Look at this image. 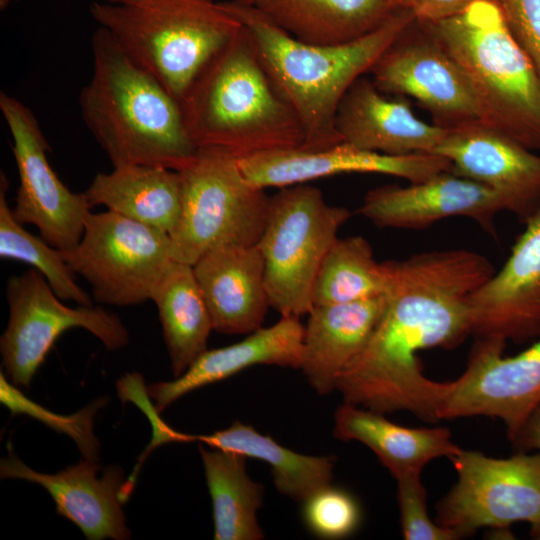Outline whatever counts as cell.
<instances>
[{"label": "cell", "instance_id": "obj_19", "mask_svg": "<svg viewBox=\"0 0 540 540\" xmlns=\"http://www.w3.org/2000/svg\"><path fill=\"white\" fill-rule=\"evenodd\" d=\"M100 466L84 459L55 474L35 471L25 465L9 447L1 459V478L37 483L53 498L57 512L75 523L90 540L131 537L121 505L127 499L124 472L121 467H106L98 477Z\"/></svg>", "mask_w": 540, "mask_h": 540}, {"label": "cell", "instance_id": "obj_32", "mask_svg": "<svg viewBox=\"0 0 540 540\" xmlns=\"http://www.w3.org/2000/svg\"><path fill=\"white\" fill-rule=\"evenodd\" d=\"M302 518L308 530L324 539L353 534L361 521L355 497L345 489L325 485L302 501Z\"/></svg>", "mask_w": 540, "mask_h": 540}, {"label": "cell", "instance_id": "obj_28", "mask_svg": "<svg viewBox=\"0 0 540 540\" xmlns=\"http://www.w3.org/2000/svg\"><path fill=\"white\" fill-rule=\"evenodd\" d=\"M194 441L267 463L275 488L296 501L302 502L319 488L332 483L334 456L297 453L240 421L211 434L194 435Z\"/></svg>", "mask_w": 540, "mask_h": 540}, {"label": "cell", "instance_id": "obj_34", "mask_svg": "<svg viewBox=\"0 0 540 540\" xmlns=\"http://www.w3.org/2000/svg\"><path fill=\"white\" fill-rule=\"evenodd\" d=\"M401 530L406 540H454L460 535L434 523L427 511V495L420 474L396 477Z\"/></svg>", "mask_w": 540, "mask_h": 540}, {"label": "cell", "instance_id": "obj_2", "mask_svg": "<svg viewBox=\"0 0 540 540\" xmlns=\"http://www.w3.org/2000/svg\"><path fill=\"white\" fill-rule=\"evenodd\" d=\"M245 28L275 86L302 127V148L342 142L335 125L338 106L362 75L416 20L404 9L374 31L340 44H312L288 34L254 5L219 2Z\"/></svg>", "mask_w": 540, "mask_h": 540}, {"label": "cell", "instance_id": "obj_25", "mask_svg": "<svg viewBox=\"0 0 540 540\" xmlns=\"http://www.w3.org/2000/svg\"><path fill=\"white\" fill-rule=\"evenodd\" d=\"M254 6L288 34L312 44L352 41L409 9L406 0H255Z\"/></svg>", "mask_w": 540, "mask_h": 540}, {"label": "cell", "instance_id": "obj_29", "mask_svg": "<svg viewBox=\"0 0 540 540\" xmlns=\"http://www.w3.org/2000/svg\"><path fill=\"white\" fill-rule=\"evenodd\" d=\"M212 500L215 540H260L264 537L257 511L263 487L246 470L242 454L199 445Z\"/></svg>", "mask_w": 540, "mask_h": 540}, {"label": "cell", "instance_id": "obj_12", "mask_svg": "<svg viewBox=\"0 0 540 540\" xmlns=\"http://www.w3.org/2000/svg\"><path fill=\"white\" fill-rule=\"evenodd\" d=\"M0 110L12 137L19 176L14 217L36 226L50 245L71 250L83 235L91 204L84 192H72L53 170L47 158L49 145L33 112L3 91Z\"/></svg>", "mask_w": 540, "mask_h": 540}, {"label": "cell", "instance_id": "obj_36", "mask_svg": "<svg viewBox=\"0 0 540 540\" xmlns=\"http://www.w3.org/2000/svg\"><path fill=\"white\" fill-rule=\"evenodd\" d=\"M477 0H406L416 20L435 22L453 16ZM500 3V0H493Z\"/></svg>", "mask_w": 540, "mask_h": 540}, {"label": "cell", "instance_id": "obj_17", "mask_svg": "<svg viewBox=\"0 0 540 540\" xmlns=\"http://www.w3.org/2000/svg\"><path fill=\"white\" fill-rule=\"evenodd\" d=\"M496 192L451 171L407 186L369 190L358 213L380 228L425 229L449 217H467L495 235V217L504 211Z\"/></svg>", "mask_w": 540, "mask_h": 540}, {"label": "cell", "instance_id": "obj_6", "mask_svg": "<svg viewBox=\"0 0 540 540\" xmlns=\"http://www.w3.org/2000/svg\"><path fill=\"white\" fill-rule=\"evenodd\" d=\"M89 13L178 102L242 27L212 0H161L137 6L93 2Z\"/></svg>", "mask_w": 540, "mask_h": 540}, {"label": "cell", "instance_id": "obj_22", "mask_svg": "<svg viewBox=\"0 0 540 540\" xmlns=\"http://www.w3.org/2000/svg\"><path fill=\"white\" fill-rule=\"evenodd\" d=\"M304 325L299 317L281 316L269 327H261L243 340L217 349H207L179 377L146 387L160 413L180 397L222 381L255 365L300 368Z\"/></svg>", "mask_w": 540, "mask_h": 540}, {"label": "cell", "instance_id": "obj_9", "mask_svg": "<svg viewBox=\"0 0 540 540\" xmlns=\"http://www.w3.org/2000/svg\"><path fill=\"white\" fill-rule=\"evenodd\" d=\"M62 254L94 299L114 306L151 300L175 261L168 233L110 210L90 213L78 244Z\"/></svg>", "mask_w": 540, "mask_h": 540}, {"label": "cell", "instance_id": "obj_24", "mask_svg": "<svg viewBox=\"0 0 540 540\" xmlns=\"http://www.w3.org/2000/svg\"><path fill=\"white\" fill-rule=\"evenodd\" d=\"M333 435L358 441L370 448L396 478L421 474L433 459H449L461 451L443 427L409 428L386 419L382 413L344 402L334 414Z\"/></svg>", "mask_w": 540, "mask_h": 540}, {"label": "cell", "instance_id": "obj_18", "mask_svg": "<svg viewBox=\"0 0 540 540\" xmlns=\"http://www.w3.org/2000/svg\"><path fill=\"white\" fill-rule=\"evenodd\" d=\"M472 333L479 338L525 342L540 336V212L498 272L469 297Z\"/></svg>", "mask_w": 540, "mask_h": 540}, {"label": "cell", "instance_id": "obj_27", "mask_svg": "<svg viewBox=\"0 0 540 540\" xmlns=\"http://www.w3.org/2000/svg\"><path fill=\"white\" fill-rule=\"evenodd\" d=\"M151 300L158 309L173 376L179 377L208 349L214 330L193 267L174 261Z\"/></svg>", "mask_w": 540, "mask_h": 540}, {"label": "cell", "instance_id": "obj_14", "mask_svg": "<svg viewBox=\"0 0 540 540\" xmlns=\"http://www.w3.org/2000/svg\"><path fill=\"white\" fill-rule=\"evenodd\" d=\"M506 342L479 338L467 368L454 381L441 419L469 416L499 418L510 440L540 402V336L520 353L505 357Z\"/></svg>", "mask_w": 540, "mask_h": 540}, {"label": "cell", "instance_id": "obj_38", "mask_svg": "<svg viewBox=\"0 0 540 540\" xmlns=\"http://www.w3.org/2000/svg\"><path fill=\"white\" fill-rule=\"evenodd\" d=\"M159 1L161 0H95L94 2H101L113 5L137 6L152 4Z\"/></svg>", "mask_w": 540, "mask_h": 540}, {"label": "cell", "instance_id": "obj_11", "mask_svg": "<svg viewBox=\"0 0 540 540\" xmlns=\"http://www.w3.org/2000/svg\"><path fill=\"white\" fill-rule=\"evenodd\" d=\"M457 482L438 507L440 525L468 536L479 528L529 523L540 535V453L492 458L463 450L450 458Z\"/></svg>", "mask_w": 540, "mask_h": 540}, {"label": "cell", "instance_id": "obj_20", "mask_svg": "<svg viewBox=\"0 0 540 540\" xmlns=\"http://www.w3.org/2000/svg\"><path fill=\"white\" fill-rule=\"evenodd\" d=\"M335 125L342 142L397 156L434 153L448 131L422 121L403 96L387 97L363 76L342 98Z\"/></svg>", "mask_w": 540, "mask_h": 540}, {"label": "cell", "instance_id": "obj_8", "mask_svg": "<svg viewBox=\"0 0 540 540\" xmlns=\"http://www.w3.org/2000/svg\"><path fill=\"white\" fill-rule=\"evenodd\" d=\"M350 216L347 208L327 203L319 188L307 184L279 188L270 197L257 245L270 307L281 316L310 312L321 263Z\"/></svg>", "mask_w": 540, "mask_h": 540}, {"label": "cell", "instance_id": "obj_23", "mask_svg": "<svg viewBox=\"0 0 540 540\" xmlns=\"http://www.w3.org/2000/svg\"><path fill=\"white\" fill-rule=\"evenodd\" d=\"M386 305L383 295L312 307L304 325L299 369L316 393L336 391L340 375L366 346Z\"/></svg>", "mask_w": 540, "mask_h": 540}, {"label": "cell", "instance_id": "obj_35", "mask_svg": "<svg viewBox=\"0 0 540 540\" xmlns=\"http://www.w3.org/2000/svg\"><path fill=\"white\" fill-rule=\"evenodd\" d=\"M509 30L540 79V0H500Z\"/></svg>", "mask_w": 540, "mask_h": 540}, {"label": "cell", "instance_id": "obj_5", "mask_svg": "<svg viewBox=\"0 0 540 540\" xmlns=\"http://www.w3.org/2000/svg\"><path fill=\"white\" fill-rule=\"evenodd\" d=\"M424 24L469 78L485 123L540 150V79L500 3L477 0L453 16Z\"/></svg>", "mask_w": 540, "mask_h": 540}, {"label": "cell", "instance_id": "obj_21", "mask_svg": "<svg viewBox=\"0 0 540 540\" xmlns=\"http://www.w3.org/2000/svg\"><path fill=\"white\" fill-rule=\"evenodd\" d=\"M192 267L215 331L249 334L262 327L270 304L257 244L217 246Z\"/></svg>", "mask_w": 540, "mask_h": 540}, {"label": "cell", "instance_id": "obj_4", "mask_svg": "<svg viewBox=\"0 0 540 540\" xmlns=\"http://www.w3.org/2000/svg\"><path fill=\"white\" fill-rule=\"evenodd\" d=\"M179 103L198 148L222 149L241 159L304 147L294 110L243 26L204 66Z\"/></svg>", "mask_w": 540, "mask_h": 540}, {"label": "cell", "instance_id": "obj_37", "mask_svg": "<svg viewBox=\"0 0 540 540\" xmlns=\"http://www.w3.org/2000/svg\"><path fill=\"white\" fill-rule=\"evenodd\" d=\"M511 441L522 452L534 450L540 453V402L527 416Z\"/></svg>", "mask_w": 540, "mask_h": 540}, {"label": "cell", "instance_id": "obj_16", "mask_svg": "<svg viewBox=\"0 0 540 540\" xmlns=\"http://www.w3.org/2000/svg\"><path fill=\"white\" fill-rule=\"evenodd\" d=\"M238 162L247 180L263 189L305 184L348 173L385 174L416 183L451 170L450 161L435 153L388 155L345 142L318 149L269 151L238 159Z\"/></svg>", "mask_w": 540, "mask_h": 540}, {"label": "cell", "instance_id": "obj_26", "mask_svg": "<svg viewBox=\"0 0 540 540\" xmlns=\"http://www.w3.org/2000/svg\"><path fill=\"white\" fill-rule=\"evenodd\" d=\"M91 206L108 210L157 228L169 235L181 213L178 171L156 165L132 164L98 173L84 192Z\"/></svg>", "mask_w": 540, "mask_h": 540}, {"label": "cell", "instance_id": "obj_13", "mask_svg": "<svg viewBox=\"0 0 540 540\" xmlns=\"http://www.w3.org/2000/svg\"><path fill=\"white\" fill-rule=\"evenodd\" d=\"M370 73L383 93L413 98L439 126L485 123L482 105L469 78L428 32L406 37L405 31Z\"/></svg>", "mask_w": 540, "mask_h": 540}, {"label": "cell", "instance_id": "obj_33", "mask_svg": "<svg viewBox=\"0 0 540 540\" xmlns=\"http://www.w3.org/2000/svg\"><path fill=\"white\" fill-rule=\"evenodd\" d=\"M1 403L6 405L13 413H27L62 433L71 436L77 443L85 459L97 461L100 445L93 433V419L97 410L105 400L98 399L85 409L71 416H59L40 407L24 397L13 385L8 383L1 372Z\"/></svg>", "mask_w": 540, "mask_h": 540}, {"label": "cell", "instance_id": "obj_30", "mask_svg": "<svg viewBox=\"0 0 540 540\" xmlns=\"http://www.w3.org/2000/svg\"><path fill=\"white\" fill-rule=\"evenodd\" d=\"M387 261L374 258L362 236L337 238L325 255L313 288V306L349 303L387 295Z\"/></svg>", "mask_w": 540, "mask_h": 540}, {"label": "cell", "instance_id": "obj_15", "mask_svg": "<svg viewBox=\"0 0 540 540\" xmlns=\"http://www.w3.org/2000/svg\"><path fill=\"white\" fill-rule=\"evenodd\" d=\"M435 154L451 172L490 188L525 224L540 212V155L484 122L448 128Z\"/></svg>", "mask_w": 540, "mask_h": 540}, {"label": "cell", "instance_id": "obj_10", "mask_svg": "<svg viewBox=\"0 0 540 540\" xmlns=\"http://www.w3.org/2000/svg\"><path fill=\"white\" fill-rule=\"evenodd\" d=\"M6 296L9 322L0 339V352L6 373L17 386L29 387L55 341L71 328L88 330L109 350L129 342L117 315L93 305H65L37 270L12 276Z\"/></svg>", "mask_w": 540, "mask_h": 540}, {"label": "cell", "instance_id": "obj_31", "mask_svg": "<svg viewBox=\"0 0 540 540\" xmlns=\"http://www.w3.org/2000/svg\"><path fill=\"white\" fill-rule=\"evenodd\" d=\"M8 180L0 175V257L21 261L35 267L62 300L92 306L90 296L77 284L62 251L26 231L13 215L7 202Z\"/></svg>", "mask_w": 540, "mask_h": 540}, {"label": "cell", "instance_id": "obj_1", "mask_svg": "<svg viewBox=\"0 0 540 540\" xmlns=\"http://www.w3.org/2000/svg\"><path fill=\"white\" fill-rule=\"evenodd\" d=\"M385 311L361 353L340 375L344 402L378 413L408 411L435 422L449 382L425 376L418 352L451 348L472 333L470 295L495 272L483 255L428 251L387 261Z\"/></svg>", "mask_w": 540, "mask_h": 540}, {"label": "cell", "instance_id": "obj_39", "mask_svg": "<svg viewBox=\"0 0 540 540\" xmlns=\"http://www.w3.org/2000/svg\"><path fill=\"white\" fill-rule=\"evenodd\" d=\"M233 1L244 3V4H249V5H254V3H255V0H233Z\"/></svg>", "mask_w": 540, "mask_h": 540}, {"label": "cell", "instance_id": "obj_7", "mask_svg": "<svg viewBox=\"0 0 540 540\" xmlns=\"http://www.w3.org/2000/svg\"><path fill=\"white\" fill-rule=\"evenodd\" d=\"M178 172L181 213L170 234L175 261L192 266L217 246L258 244L270 197L247 180L236 157L199 147Z\"/></svg>", "mask_w": 540, "mask_h": 540}, {"label": "cell", "instance_id": "obj_3", "mask_svg": "<svg viewBox=\"0 0 540 540\" xmlns=\"http://www.w3.org/2000/svg\"><path fill=\"white\" fill-rule=\"evenodd\" d=\"M93 72L79 97L82 119L113 167L141 164L183 168L198 147L180 103L98 26Z\"/></svg>", "mask_w": 540, "mask_h": 540}]
</instances>
